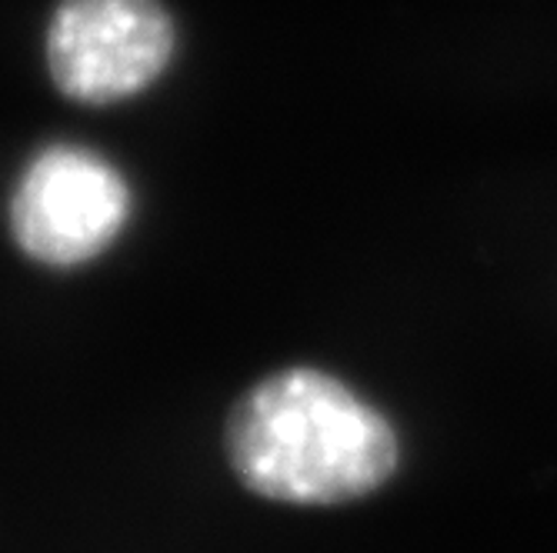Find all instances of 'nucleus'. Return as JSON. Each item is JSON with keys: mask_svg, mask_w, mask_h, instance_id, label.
Instances as JSON below:
<instances>
[{"mask_svg": "<svg viewBox=\"0 0 557 553\" xmlns=\"http://www.w3.org/2000/svg\"><path fill=\"white\" fill-rule=\"evenodd\" d=\"M127 214V180L104 158L74 143H54L24 171L11 200V230L27 257L77 267L108 250Z\"/></svg>", "mask_w": 557, "mask_h": 553, "instance_id": "obj_3", "label": "nucleus"}, {"mask_svg": "<svg viewBox=\"0 0 557 553\" xmlns=\"http://www.w3.org/2000/svg\"><path fill=\"white\" fill-rule=\"evenodd\" d=\"M244 487L281 504H347L384 487L400 461L391 420L324 370L294 367L250 387L227 424Z\"/></svg>", "mask_w": 557, "mask_h": 553, "instance_id": "obj_1", "label": "nucleus"}, {"mask_svg": "<svg viewBox=\"0 0 557 553\" xmlns=\"http://www.w3.org/2000/svg\"><path fill=\"white\" fill-rule=\"evenodd\" d=\"M177 47L161 0H61L47 27V71L81 104H117L154 84Z\"/></svg>", "mask_w": 557, "mask_h": 553, "instance_id": "obj_2", "label": "nucleus"}]
</instances>
